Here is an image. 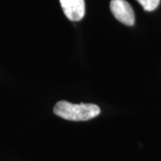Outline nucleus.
Instances as JSON below:
<instances>
[{"label":"nucleus","mask_w":161,"mask_h":161,"mask_svg":"<svg viewBox=\"0 0 161 161\" xmlns=\"http://www.w3.org/2000/svg\"><path fill=\"white\" fill-rule=\"evenodd\" d=\"M54 113L65 120L88 121L98 116L100 108L95 104H73L62 100L55 105Z\"/></svg>","instance_id":"nucleus-1"},{"label":"nucleus","mask_w":161,"mask_h":161,"mask_svg":"<svg viewBox=\"0 0 161 161\" xmlns=\"http://www.w3.org/2000/svg\"><path fill=\"white\" fill-rule=\"evenodd\" d=\"M110 10L120 23L129 26H132L135 23L133 9L125 0H111Z\"/></svg>","instance_id":"nucleus-2"},{"label":"nucleus","mask_w":161,"mask_h":161,"mask_svg":"<svg viewBox=\"0 0 161 161\" xmlns=\"http://www.w3.org/2000/svg\"><path fill=\"white\" fill-rule=\"evenodd\" d=\"M65 16L73 22L80 21L85 15L84 0H59Z\"/></svg>","instance_id":"nucleus-3"},{"label":"nucleus","mask_w":161,"mask_h":161,"mask_svg":"<svg viewBox=\"0 0 161 161\" xmlns=\"http://www.w3.org/2000/svg\"><path fill=\"white\" fill-rule=\"evenodd\" d=\"M146 11H153L158 6L160 0H137Z\"/></svg>","instance_id":"nucleus-4"}]
</instances>
